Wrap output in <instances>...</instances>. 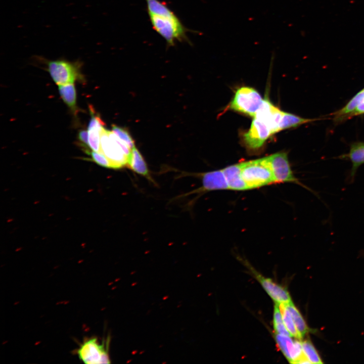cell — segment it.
<instances>
[{"instance_id": "obj_1", "label": "cell", "mask_w": 364, "mask_h": 364, "mask_svg": "<svg viewBox=\"0 0 364 364\" xmlns=\"http://www.w3.org/2000/svg\"><path fill=\"white\" fill-rule=\"evenodd\" d=\"M145 1L152 27L167 46H173L177 41L190 43L187 34L188 30L166 4L159 0Z\"/></svg>"}, {"instance_id": "obj_2", "label": "cell", "mask_w": 364, "mask_h": 364, "mask_svg": "<svg viewBox=\"0 0 364 364\" xmlns=\"http://www.w3.org/2000/svg\"><path fill=\"white\" fill-rule=\"evenodd\" d=\"M241 163L242 176L249 190L275 183L266 157Z\"/></svg>"}, {"instance_id": "obj_3", "label": "cell", "mask_w": 364, "mask_h": 364, "mask_svg": "<svg viewBox=\"0 0 364 364\" xmlns=\"http://www.w3.org/2000/svg\"><path fill=\"white\" fill-rule=\"evenodd\" d=\"M110 338L108 336L100 343L97 337L84 340L77 350L80 360L87 364L110 363L109 349Z\"/></svg>"}, {"instance_id": "obj_4", "label": "cell", "mask_w": 364, "mask_h": 364, "mask_svg": "<svg viewBox=\"0 0 364 364\" xmlns=\"http://www.w3.org/2000/svg\"><path fill=\"white\" fill-rule=\"evenodd\" d=\"M48 70L58 85L73 83L81 77V63L65 60H46Z\"/></svg>"}, {"instance_id": "obj_5", "label": "cell", "mask_w": 364, "mask_h": 364, "mask_svg": "<svg viewBox=\"0 0 364 364\" xmlns=\"http://www.w3.org/2000/svg\"><path fill=\"white\" fill-rule=\"evenodd\" d=\"M263 101V99L256 90L250 87L242 86L236 91L229 108L254 117Z\"/></svg>"}, {"instance_id": "obj_6", "label": "cell", "mask_w": 364, "mask_h": 364, "mask_svg": "<svg viewBox=\"0 0 364 364\" xmlns=\"http://www.w3.org/2000/svg\"><path fill=\"white\" fill-rule=\"evenodd\" d=\"M271 170L275 183H293L301 186L295 176L289 161L287 154L279 152L266 157Z\"/></svg>"}, {"instance_id": "obj_7", "label": "cell", "mask_w": 364, "mask_h": 364, "mask_svg": "<svg viewBox=\"0 0 364 364\" xmlns=\"http://www.w3.org/2000/svg\"><path fill=\"white\" fill-rule=\"evenodd\" d=\"M101 152L110 160L113 169L126 166L128 156L112 136L110 131L105 128L101 134Z\"/></svg>"}, {"instance_id": "obj_8", "label": "cell", "mask_w": 364, "mask_h": 364, "mask_svg": "<svg viewBox=\"0 0 364 364\" xmlns=\"http://www.w3.org/2000/svg\"><path fill=\"white\" fill-rule=\"evenodd\" d=\"M275 340L279 350L289 362L292 363H311L304 355L301 342L299 339L293 340L291 336L275 334Z\"/></svg>"}, {"instance_id": "obj_9", "label": "cell", "mask_w": 364, "mask_h": 364, "mask_svg": "<svg viewBox=\"0 0 364 364\" xmlns=\"http://www.w3.org/2000/svg\"><path fill=\"white\" fill-rule=\"evenodd\" d=\"M272 134L265 122L254 117L250 129L244 134V142L250 149L257 150Z\"/></svg>"}, {"instance_id": "obj_10", "label": "cell", "mask_w": 364, "mask_h": 364, "mask_svg": "<svg viewBox=\"0 0 364 364\" xmlns=\"http://www.w3.org/2000/svg\"><path fill=\"white\" fill-rule=\"evenodd\" d=\"M201 179L202 187L188 194L215 190H230L222 169L194 174Z\"/></svg>"}, {"instance_id": "obj_11", "label": "cell", "mask_w": 364, "mask_h": 364, "mask_svg": "<svg viewBox=\"0 0 364 364\" xmlns=\"http://www.w3.org/2000/svg\"><path fill=\"white\" fill-rule=\"evenodd\" d=\"M250 270L275 303L284 304L292 301L289 293L284 287L276 283L271 279L262 276L252 268H250Z\"/></svg>"}, {"instance_id": "obj_12", "label": "cell", "mask_w": 364, "mask_h": 364, "mask_svg": "<svg viewBox=\"0 0 364 364\" xmlns=\"http://www.w3.org/2000/svg\"><path fill=\"white\" fill-rule=\"evenodd\" d=\"M283 111L275 106L267 99L263 103L254 117L265 122L270 127L272 133L280 131V124Z\"/></svg>"}, {"instance_id": "obj_13", "label": "cell", "mask_w": 364, "mask_h": 364, "mask_svg": "<svg viewBox=\"0 0 364 364\" xmlns=\"http://www.w3.org/2000/svg\"><path fill=\"white\" fill-rule=\"evenodd\" d=\"M222 170L230 190L235 191L249 190L242 176L241 163L228 166Z\"/></svg>"}, {"instance_id": "obj_14", "label": "cell", "mask_w": 364, "mask_h": 364, "mask_svg": "<svg viewBox=\"0 0 364 364\" xmlns=\"http://www.w3.org/2000/svg\"><path fill=\"white\" fill-rule=\"evenodd\" d=\"M343 159H348L352 163V167L349 173L351 181L354 179L358 167L364 164V143L356 142L352 143L349 151L347 154L341 156Z\"/></svg>"}, {"instance_id": "obj_15", "label": "cell", "mask_w": 364, "mask_h": 364, "mask_svg": "<svg viewBox=\"0 0 364 364\" xmlns=\"http://www.w3.org/2000/svg\"><path fill=\"white\" fill-rule=\"evenodd\" d=\"M126 166L133 172L153 181L146 161L135 147L131 149L128 156Z\"/></svg>"}, {"instance_id": "obj_16", "label": "cell", "mask_w": 364, "mask_h": 364, "mask_svg": "<svg viewBox=\"0 0 364 364\" xmlns=\"http://www.w3.org/2000/svg\"><path fill=\"white\" fill-rule=\"evenodd\" d=\"M60 95L68 107L76 111V91L73 83L58 85Z\"/></svg>"}, {"instance_id": "obj_17", "label": "cell", "mask_w": 364, "mask_h": 364, "mask_svg": "<svg viewBox=\"0 0 364 364\" xmlns=\"http://www.w3.org/2000/svg\"><path fill=\"white\" fill-rule=\"evenodd\" d=\"M284 304L290 311L296 328L302 338H303L309 332V328L308 327L301 313L292 301L289 303H284Z\"/></svg>"}, {"instance_id": "obj_18", "label": "cell", "mask_w": 364, "mask_h": 364, "mask_svg": "<svg viewBox=\"0 0 364 364\" xmlns=\"http://www.w3.org/2000/svg\"><path fill=\"white\" fill-rule=\"evenodd\" d=\"M318 119L304 118L291 113L283 112L280 124V131L287 128L297 127L303 124Z\"/></svg>"}, {"instance_id": "obj_19", "label": "cell", "mask_w": 364, "mask_h": 364, "mask_svg": "<svg viewBox=\"0 0 364 364\" xmlns=\"http://www.w3.org/2000/svg\"><path fill=\"white\" fill-rule=\"evenodd\" d=\"M282 314L284 325L291 336L297 339L301 340L302 337L299 333L295 325L291 314L284 304H279Z\"/></svg>"}, {"instance_id": "obj_20", "label": "cell", "mask_w": 364, "mask_h": 364, "mask_svg": "<svg viewBox=\"0 0 364 364\" xmlns=\"http://www.w3.org/2000/svg\"><path fill=\"white\" fill-rule=\"evenodd\" d=\"M303 352L311 363H323V362L314 345L310 340L301 342Z\"/></svg>"}, {"instance_id": "obj_21", "label": "cell", "mask_w": 364, "mask_h": 364, "mask_svg": "<svg viewBox=\"0 0 364 364\" xmlns=\"http://www.w3.org/2000/svg\"><path fill=\"white\" fill-rule=\"evenodd\" d=\"M273 314V326L276 333L292 337L286 328L282 318L279 304L275 303Z\"/></svg>"}, {"instance_id": "obj_22", "label": "cell", "mask_w": 364, "mask_h": 364, "mask_svg": "<svg viewBox=\"0 0 364 364\" xmlns=\"http://www.w3.org/2000/svg\"><path fill=\"white\" fill-rule=\"evenodd\" d=\"M104 129L97 128L87 129L89 147L94 151L101 152V134Z\"/></svg>"}, {"instance_id": "obj_23", "label": "cell", "mask_w": 364, "mask_h": 364, "mask_svg": "<svg viewBox=\"0 0 364 364\" xmlns=\"http://www.w3.org/2000/svg\"><path fill=\"white\" fill-rule=\"evenodd\" d=\"M112 131L130 149L135 147L134 140L127 130L115 125H112Z\"/></svg>"}, {"instance_id": "obj_24", "label": "cell", "mask_w": 364, "mask_h": 364, "mask_svg": "<svg viewBox=\"0 0 364 364\" xmlns=\"http://www.w3.org/2000/svg\"><path fill=\"white\" fill-rule=\"evenodd\" d=\"M92 160L98 165L106 168H113L110 160L102 152L92 151L90 152Z\"/></svg>"}, {"instance_id": "obj_25", "label": "cell", "mask_w": 364, "mask_h": 364, "mask_svg": "<svg viewBox=\"0 0 364 364\" xmlns=\"http://www.w3.org/2000/svg\"><path fill=\"white\" fill-rule=\"evenodd\" d=\"M78 139L85 148L89 147L88 130H80L78 133Z\"/></svg>"}, {"instance_id": "obj_26", "label": "cell", "mask_w": 364, "mask_h": 364, "mask_svg": "<svg viewBox=\"0 0 364 364\" xmlns=\"http://www.w3.org/2000/svg\"><path fill=\"white\" fill-rule=\"evenodd\" d=\"M364 114V99L356 106L353 112L350 114L349 119L354 116Z\"/></svg>"}]
</instances>
